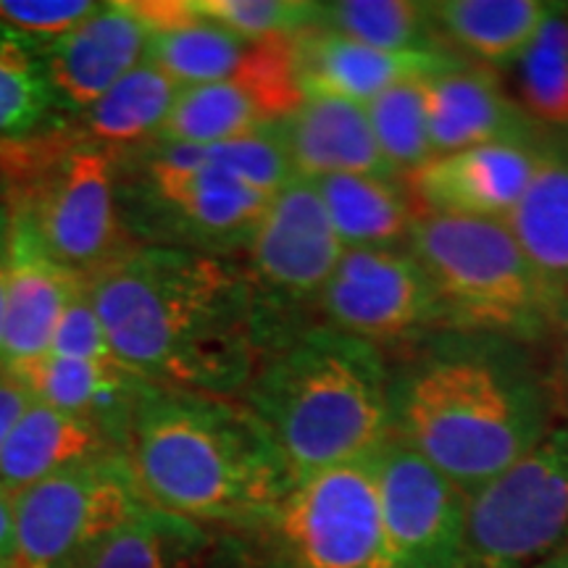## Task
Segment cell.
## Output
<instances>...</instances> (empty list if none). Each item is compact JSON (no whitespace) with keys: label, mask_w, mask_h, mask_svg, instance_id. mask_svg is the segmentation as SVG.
<instances>
[{"label":"cell","mask_w":568,"mask_h":568,"mask_svg":"<svg viewBox=\"0 0 568 568\" xmlns=\"http://www.w3.org/2000/svg\"><path fill=\"white\" fill-rule=\"evenodd\" d=\"M119 361L151 385L237 397L282 343L240 261L134 245L88 280Z\"/></svg>","instance_id":"1"},{"label":"cell","mask_w":568,"mask_h":568,"mask_svg":"<svg viewBox=\"0 0 568 568\" xmlns=\"http://www.w3.org/2000/svg\"><path fill=\"white\" fill-rule=\"evenodd\" d=\"M542 347L443 329L389 355L393 432L471 497L564 416Z\"/></svg>","instance_id":"2"},{"label":"cell","mask_w":568,"mask_h":568,"mask_svg":"<svg viewBox=\"0 0 568 568\" xmlns=\"http://www.w3.org/2000/svg\"><path fill=\"white\" fill-rule=\"evenodd\" d=\"M124 458L151 506L234 535H255L295 485L266 426L234 395L151 385Z\"/></svg>","instance_id":"3"},{"label":"cell","mask_w":568,"mask_h":568,"mask_svg":"<svg viewBox=\"0 0 568 568\" xmlns=\"http://www.w3.org/2000/svg\"><path fill=\"white\" fill-rule=\"evenodd\" d=\"M389 355L326 324L274 347L237 397L261 418L293 479L379 453L393 432Z\"/></svg>","instance_id":"4"},{"label":"cell","mask_w":568,"mask_h":568,"mask_svg":"<svg viewBox=\"0 0 568 568\" xmlns=\"http://www.w3.org/2000/svg\"><path fill=\"white\" fill-rule=\"evenodd\" d=\"M408 253L443 303L447 329L545 347L568 301L503 222L418 216Z\"/></svg>","instance_id":"5"},{"label":"cell","mask_w":568,"mask_h":568,"mask_svg":"<svg viewBox=\"0 0 568 568\" xmlns=\"http://www.w3.org/2000/svg\"><path fill=\"white\" fill-rule=\"evenodd\" d=\"M116 203L134 245L240 255L274 195L224 166L219 145L148 142L113 153Z\"/></svg>","instance_id":"6"},{"label":"cell","mask_w":568,"mask_h":568,"mask_svg":"<svg viewBox=\"0 0 568 568\" xmlns=\"http://www.w3.org/2000/svg\"><path fill=\"white\" fill-rule=\"evenodd\" d=\"M6 209L24 219L42 247L84 280L134 243L116 203L113 153L63 130L0 145Z\"/></svg>","instance_id":"7"},{"label":"cell","mask_w":568,"mask_h":568,"mask_svg":"<svg viewBox=\"0 0 568 568\" xmlns=\"http://www.w3.org/2000/svg\"><path fill=\"white\" fill-rule=\"evenodd\" d=\"M374 458L297 479L255 537L284 568H382L385 521Z\"/></svg>","instance_id":"8"},{"label":"cell","mask_w":568,"mask_h":568,"mask_svg":"<svg viewBox=\"0 0 568 568\" xmlns=\"http://www.w3.org/2000/svg\"><path fill=\"white\" fill-rule=\"evenodd\" d=\"M151 506L124 456L82 464L13 495V568H84Z\"/></svg>","instance_id":"9"},{"label":"cell","mask_w":568,"mask_h":568,"mask_svg":"<svg viewBox=\"0 0 568 568\" xmlns=\"http://www.w3.org/2000/svg\"><path fill=\"white\" fill-rule=\"evenodd\" d=\"M568 545V416L468 497L460 568H531Z\"/></svg>","instance_id":"10"},{"label":"cell","mask_w":568,"mask_h":568,"mask_svg":"<svg viewBox=\"0 0 568 568\" xmlns=\"http://www.w3.org/2000/svg\"><path fill=\"white\" fill-rule=\"evenodd\" d=\"M343 253L314 182L293 180L272 197L240 264L282 343L303 329L297 316L316 308Z\"/></svg>","instance_id":"11"},{"label":"cell","mask_w":568,"mask_h":568,"mask_svg":"<svg viewBox=\"0 0 568 568\" xmlns=\"http://www.w3.org/2000/svg\"><path fill=\"white\" fill-rule=\"evenodd\" d=\"M316 311L326 326L387 355L447 329L443 303L408 251H345Z\"/></svg>","instance_id":"12"},{"label":"cell","mask_w":568,"mask_h":568,"mask_svg":"<svg viewBox=\"0 0 568 568\" xmlns=\"http://www.w3.org/2000/svg\"><path fill=\"white\" fill-rule=\"evenodd\" d=\"M303 103L293 38L253 42L243 67L222 82L184 88L153 142L213 145L282 124Z\"/></svg>","instance_id":"13"},{"label":"cell","mask_w":568,"mask_h":568,"mask_svg":"<svg viewBox=\"0 0 568 568\" xmlns=\"http://www.w3.org/2000/svg\"><path fill=\"white\" fill-rule=\"evenodd\" d=\"M385 521L382 568H460L468 495L393 437L376 453Z\"/></svg>","instance_id":"14"},{"label":"cell","mask_w":568,"mask_h":568,"mask_svg":"<svg viewBox=\"0 0 568 568\" xmlns=\"http://www.w3.org/2000/svg\"><path fill=\"white\" fill-rule=\"evenodd\" d=\"M537 145L539 138L443 153L403 176V182L422 216L503 222L529 187Z\"/></svg>","instance_id":"15"},{"label":"cell","mask_w":568,"mask_h":568,"mask_svg":"<svg viewBox=\"0 0 568 568\" xmlns=\"http://www.w3.org/2000/svg\"><path fill=\"white\" fill-rule=\"evenodd\" d=\"M151 27L130 0L98 3L88 19L45 42V67L63 122L101 101L119 80L145 63Z\"/></svg>","instance_id":"16"},{"label":"cell","mask_w":568,"mask_h":568,"mask_svg":"<svg viewBox=\"0 0 568 568\" xmlns=\"http://www.w3.org/2000/svg\"><path fill=\"white\" fill-rule=\"evenodd\" d=\"M84 276L61 266L34 237L30 224L9 211V264H6L3 358L11 374L51 353L63 314L84 290Z\"/></svg>","instance_id":"17"},{"label":"cell","mask_w":568,"mask_h":568,"mask_svg":"<svg viewBox=\"0 0 568 568\" xmlns=\"http://www.w3.org/2000/svg\"><path fill=\"white\" fill-rule=\"evenodd\" d=\"M426 116L435 155L487 145L535 142L542 130L503 88L497 71L458 59L424 77Z\"/></svg>","instance_id":"18"},{"label":"cell","mask_w":568,"mask_h":568,"mask_svg":"<svg viewBox=\"0 0 568 568\" xmlns=\"http://www.w3.org/2000/svg\"><path fill=\"white\" fill-rule=\"evenodd\" d=\"M303 98H337L368 105L395 84L435 74L458 61L456 53H389L361 45L322 27L293 38Z\"/></svg>","instance_id":"19"},{"label":"cell","mask_w":568,"mask_h":568,"mask_svg":"<svg viewBox=\"0 0 568 568\" xmlns=\"http://www.w3.org/2000/svg\"><path fill=\"white\" fill-rule=\"evenodd\" d=\"M6 376L17 382L32 400L101 426L122 447V453L134 408L151 387V382L142 379L122 361L98 364V361L61 358L53 353Z\"/></svg>","instance_id":"20"},{"label":"cell","mask_w":568,"mask_h":568,"mask_svg":"<svg viewBox=\"0 0 568 568\" xmlns=\"http://www.w3.org/2000/svg\"><path fill=\"white\" fill-rule=\"evenodd\" d=\"M280 132L295 180L397 176L374 138L366 105L337 98H303L293 116L280 124Z\"/></svg>","instance_id":"21"},{"label":"cell","mask_w":568,"mask_h":568,"mask_svg":"<svg viewBox=\"0 0 568 568\" xmlns=\"http://www.w3.org/2000/svg\"><path fill=\"white\" fill-rule=\"evenodd\" d=\"M151 27L145 61L180 88L222 82L243 67L253 42L205 19L190 0H134Z\"/></svg>","instance_id":"22"},{"label":"cell","mask_w":568,"mask_h":568,"mask_svg":"<svg viewBox=\"0 0 568 568\" xmlns=\"http://www.w3.org/2000/svg\"><path fill=\"white\" fill-rule=\"evenodd\" d=\"M111 456L124 453L101 426L30 397L0 447V487L13 497L67 468Z\"/></svg>","instance_id":"23"},{"label":"cell","mask_w":568,"mask_h":568,"mask_svg":"<svg viewBox=\"0 0 568 568\" xmlns=\"http://www.w3.org/2000/svg\"><path fill=\"white\" fill-rule=\"evenodd\" d=\"M426 6L447 51L493 71L516 67L552 9L545 0H435Z\"/></svg>","instance_id":"24"},{"label":"cell","mask_w":568,"mask_h":568,"mask_svg":"<svg viewBox=\"0 0 568 568\" xmlns=\"http://www.w3.org/2000/svg\"><path fill=\"white\" fill-rule=\"evenodd\" d=\"M531 266L568 295V138H539L537 166L516 209L503 219Z\"/></svg>","instance_id":"25"},{"label":"cell","mask_w":568,"mask_h":568,"mask_svg":"<svg viewBox=\"0 0 568 568\" xmlns=\"http://www.w3.org/2000/svg\"><path fill=\"white\" fill-rule=\"evenodd\" d=\"M314 184L345 251H408L422 213L400 176H326Z\"/></svg>","instance_id":"26"},{"label":"cell","mask_w":568,"mask_h":568,"mask_svg":"<svg viewBox=\"0 0 568 568\" xmlns=\"http://www.w3.org/2000/svg\"><path fill=\"white\" fill-rule=\"evenodd\" d=\"M182 88L153 63H140L88 111L63 124L74 140L111 153L134 151L159 138Z\"/></svg>","instance_id":"27"},{"label":"cell","mask_w":568,"mask_h":568,"mask_svg":"<svg viewBox=\"0 0 568 568\" xmlns=\"http://www.w3.org/2000/svg\"><path fill=\"white\" fill-rule=\"evenodd\" d=\"M216 548L213 529L145 506L105 539L84 568H213Z\"/></svg>","instance_id":"28"},{"label":"cell","mask_w":568,"mask_h":568,"mask_svg":"<svg viewBox=\"0 0 568 568\" xmlns=\"http://www.w3.org/2000/svg\"><path fill=\"white\" fill-rule=\"evenodd\" d=\"M63 124L48 80L45 42L0 24V145L32 142Z\"/></svg>","instance_id":"29"},{"label":"cell","mask_w":568,"mask_h":568,"mask_svg":"<svg viewBox=\"0 0 568 568\" xmlns=\"http://www.w3.org/2000/svg\"><path fill=\"white\" fill-rule=\"evenodd\" d=\"M389 53H450L439 40L429 6L416 0H332L318 3L316 24Z\"/></svg>","instance_id":"30"},{"label":"cell","mask_w":568,"mask_h":568,"mask_svg":"<svg viewBox=\"0 0 568 568\" xmlns=\"http://www.w3.org/2000/svg\"><path fill=\"white\" fill-rule=\"evenodd\" d=\"M516 92L524 113L548 134L568 138V6L552 3L550 17L516 63Z\"/></svg>","instance_id":"31"},{"label":"cell","mask_w":568,"mask_h":568,"mask_svg":"<svg viewBox=\"0 0 568 568\" xmlns=\"http://www.w3.org/2000/svg\"><path fill=\"white\" fill-rule=\"evenodd\" d=\"M366 113L374 138L397 176L416 172L426 161L435 159L429 116H426L424 77L385 90L366 105Z\"/></svg>","instance_id":"32"},{"label":"cell","mask_w":568,"mask_h":568,"mask_svg":"<svg viewBox=\"0 0 568 568\" xmlns=\"http://www.w3.org/2000/svg\"><path fill=\"white\" fill-rule=\"evenodd\" d=\"M190 3L205 19L251 42L297 38L316 24L318 11V3H305V0H190Z\"/></svg>","instance_id":"33"},{"label":"cell","mask_w":568,"mask_h":568,"mask_svg":"<svg viewBox=\"0 0 568 568\" xmlns=\"http://www.w3.org/2000/svg\"><path fill=\"white\" fill-rule=\"evenodd\" d=\"M98 9L92 0H0V24L53 42Z\"/></svg>","instance_id":"34"},{"label":"cell","mask_w":568,"mask_h":568,"mask_svg":"<svg viewBox=\"0 0 568 568\" xmlns=\"http://www.w3.org/2000/svg\"><path fill=\"white\" fill-rule=\"evenodd\" d=\"M53 355L61 358H77V361H98V364H116L119 355L113 353L105 335L101 316H98L95 305H92L88 295V282L84 290L71 301V305L63 314L59 329H55Z\"/></svg>","instance_id":"35"},{"label":"cell","mask_w":568,"mask_h":568,"mask_svg":"<svg viewBox=\"0 0 568 568\" xmlns=\"http://www.w3.org/2000/svg\"><path fill=\"white\" fill-rule=\"evenodd\" d=\"M213 568H282L255 535H219Z\"/></svg>","instance_id":"36"},{"label":"cell","mask_w":568,"mask_h":568,"mask_svg":"<svg viewBox=\"0 0 568 568\" xmlns=\"http://www.w3.org/2000/svg\"><path fill=\"white\" fill-rule=\"evenodd\" d=\"M548 351V368L552 387H556L558 403L564 408V416H568V301L560 311V318L556 324V332H552L550 343L545 345Z\"/></svg>","instance_id":"37"},{"label":"cell","mask_w":568,"mask_h":568,"mask_svg":"<svg viewBox=\"0 0 568 568\" xmlns=\"http://www.w3.org/2000/svg\"><path fill=\"white\" fill-rule=\"evenodd\" d=\"M27 403H30V395L9 376L0 374V447H3L13 424L19 422V416L24 414Z\"/></svg>","instance_id":"38"},{"label":"cell","mask_w":568,"mask_h":568,"mask_svg":"<svg viewBox=\"0 0 568 568\" xmlns=\"http://www.w3.org/2000/svg\"><path fill=\"white\" fill-rule=\"evenodd\" d=\"M6 264H9V209L0 205V358H3V308H6Z\"/></svg>","instance_id":"39"},{"label":"cell","mask_w":568,"mask_h":568,"mask_svg":"<svg viewBox=\"0 0 568 568\" xmlns=\"http://www.w3.org/2000/svg\"><path fill=\"white\" fill-rule=\"evenodd\" d=\"M13 558V497L0 487V560Z\"/></svg>","instance_id":"40"},{"label":"cell","mask_w":568,"mask_h":568,"mask_svg":"<svg viewBox=\"0 0 568 568\" xmlns=\"http://www.w3.org/2000/svg\"><path fill=\"white\" fill-rule=\"evenodd\" d=\"M531 568H568V545H566V548L556 550L552 556H548L545 560H539V564H535Z\"/></svg>","instance_id":"41"},{"label":"cell","mask_w":568,"mask_h":568,"mask_svg":"<svg viewBox=\"0 0 568 568\" xmlns=\"http://www.w3.org/2000/svg\"><path fill=\"white\" fill-rule=\"evenodd\" d=\"M0 205H6V180H3V172H0Z\"/></svg>","instance_id":"42"},{"label":"cell","mask_w":568,"mask_h":568,"mask_svg":"<svg viewBox=\"0 0 568 568\" xmlns=\"http://www.w3.org/2000/svg\"><path fill=\"white\" fill-rule=\"evenodd\" d=\"M0 568H13L11 560H0Z\"/></svg>","instance_id":"43"},{"label":"cell","mask_w":568,"mask_h":568,"mask_svg":"<svg viewBox=\"0 0 568 568\" xmlns=\"http://www.w3.org/2000/svg\"><path fill=\"white\" fill-rule=\"evenodd\" d=\"M274 560H276V558H274ZM276 564H280V560H276ZM280 566H282V564H280ZM282 568H284V566H282Z\"/></svg>","instance_id":"44"}]
</instances>
